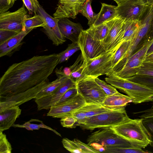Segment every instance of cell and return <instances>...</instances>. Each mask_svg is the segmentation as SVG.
I'll use <instances>...</instances> for the list:
<instances>
[{
	"label": "cell",
	"mask_w": 153,
	"mask_h": 153,
	"mask_svg": "<svg viewBox=\"0 0 153 153\" xmlns=\"http://www.w3.org/2000/svg\"><path fill=\"white\" fill-rule=\"evenodd\" d=\"M125 20L118 15L112 19L108 33L102 41L106 52L115 51L123 42Z\"/></svg>",
	"instance_id": "7c38bea8"
},
{
	"label": "cell",
	"mask_w": 153,
	"mask_h": 153,
	"mask_svg": "<svg viewBox=\"0 0 153 153\" xmlns=\"http://www.w3.org/2000/svg\"><path fill=\"white\" fill-rule=\"evenodd\" d=\"M59 54L35 56L10 66L0 79V97L26 91L48 79L59 64Z\"/></svg>",
	"instance_id": "6da1fadb"
},
{
	"label": "cell",
	"mask_w": 153,
	"mask_h": 153,
	"mask_svg": "<svg viewBox=\"0 0 153 153\" xmlns=\"http://www.w3.org/2000/svg\"><path fill=\"white\" fill-rule=\"evenodd\" d=\"M10 7L8 0H0V13L7 11Z\"/></svg>",
	"instance_id": "7dc6e473"
},
{
	"label": "cell",
	"mask_w": 153,
	"mask_h": 153,
	"mask_svg": "<svg viewBox=\"0 0 153 153\" xmlns=\"http://www.w3.org/2000/svg\"><path fill=\"white\" fill-rule=\"evenodd\" d=\"M140 24V20H126L123 42L133 40L139 29Z\"/></svg>",
	"instance_id": "4316f807"
},
{
	"label": "cell",
	"mask_w": 153,
	"mask_h": 153,
	"mask_svg": "<svg viewBox=\"0 0 153 153\" xmlns=\"http://www.w3.org/2000/svg\"><path fill=\"white\" fill-rule=\"evenodd\" d=\"M95 80L107 96L111 95L118 91L114 87L111 85L107 84L104 81L100 79L98 77H95Z\"/></svg>",
	"instance_id": "f35d334b"
},
{
	"label": "cell",
	"mask_w": 153,
	"mask_h": 153,
	"mask_svg": "<svg viewBox=\"0 0 153 153\" xmlns=\"http://www.w3.org/2000/svg\"><path fill=\"white\" fill-rule=\"evenodd\" d=\"M91 0H86L79 12L88 20V25L89 27L93 25L97 16V14L93 10L91 6Z\"/></svg>",
	"instance_id": "4dcf8cb0"
},
{
	"label": "cell",
	"mask_w": 153,
	"mask_h": 153,
	"mask_svg": "<svg viewBox=\"0 0 153 153\" xmlns=\"http://www.w3.org/2000/svg\"><path fill=\"white\" fill-rule=\"evenodd\" d=\"M101 4L100 10L97 14L96 19L93 25L94 26L112 19L118 15L117 6L104 3H101Z\"/></svg>",
	"instance_id": "cb8c5ba5"
},
{
	"label": "cell",
	"mask_w": 153,
	"mask_h": 153,
	"mask_svg": "<svg viewBox=\"0 0 153 153\" xmlns=\"http://www.w3.org/2000/svg\"><path fill=\"white\" fill-rule=\"evenodd\" d=\"M87 142L98 153H103L106 148L135 147L109 127L100 128L92 133L88 136Z\"/></svg>",
	"instance_id": "277c9868"
},
{
	"label": "cell",
	"mask_w": 153,
	"mask_h": 153,
	"mask_svg": "<svg viewBox=\"0 0 153 153\" xmlns=\"http://www.w3.org/2000/svg\"><path fill=\"white\" fill-rule=\"evenodd\" d=\"M63 147L68 151L72 153H82L78 145L73 140L65 138L62 141Z\"/></svg>",
	"instance_id": "8d00e7d4"
},
{
	"label": "cell",
	"mask_w": 153,
	"mask_h": 153,
	"mask_svg": "<svg viewBox=\"0 0 153 153\" xmlns=\"http://www.w3.org/2000/svg\"><path fill=\"white\" fill-rule=\"evenodd\" d=\"M19 106H13L0 109V131L9 129L13 126L21 113Z\"/></svg>",
	"instance_id": "44dd1931"
},
{
	"label": "cell",
	"mask_w": 153,
	"mask_h": 153,
	"mask_svg": "<svg viewBox=\"0 0 153 153\" xmlns=\"http://www.w3.org/2000/svg\"><path fill=\"white\" fill-rule=\"evenodd\" d=\"M86 0H58L54 18L60 19L65 18L74 19Z\"/></svg>",
	"instance_id": "e0dca14e"
},
{
	"label": "cell",
	"mask_w": 153,
	"mask_h": 153,
	"mask_svg": "<svg viewBox=\"0 0 153 153\" xmlns=\"http://www.w3.org/2000/svg\"><path fill=\"white\" fill-rule=\"evenodd\" d=\"M132 100L128 96L122 94L118 91L110 96H107L103 104L104 105L115 109L125 108Z\"/></svg>",
	"instance_id": "603a6c76"
},
{
	"label": "cell",
	"mask_w": 153,
	"mask_h": 153,
	"mask_svg": "<svg viewBox=\"0 0 153 153\" xmlns=\"http://www.w3.org/2000/svg\"><path fill=\"white\" fill-rule=\"evenodd\" d=\"M12 149L6 135L3 132L0 131V153H11Z\"/></svg>",
	"instance_id": "74e56055"
},
{
	"label": "cell",
	"mask_w": 153,
	"mask_h": 153,
	"mask_svg": "<svg viewBox=\"0 0 153 153\" xmlns=\"http://www.w3.org/2000/svg\"><path fill=\"white\" fill-rule=\"evenodd\" d=\"M148 5L152 6L153 5V0H144Z\"/></svg>",
	"instance_id": "db71d44e"
},
{
	"label": "cell",
	"mask_w": 153,
	"mask_h": 153,
	"mask_svg": "<svg viewBox=\"0 0 153 153\" xmlns=\"http://www.w3.org/2000/svg\"><path fill=\"white\" fill-rule=\"evenodd\" d=\"M80 50L78 43L73 42L69 44L66 49L59 53V64L67 61L74 53Z\"/></svg>",
	"instance_id": "1f68e13d"
},
{
	"label": "cell",
	"mask_w": 153,
	"mask_h": 153,
	"mask_svg": "<svg viewBox=\"0 0 153 153\" xmlns=\"http://www.w3.org/2000/svg\"><path fill=\"white\" fill-rule=\"evenodd\" d=\"M139 113H142V114L139 116V117L143 119L153 117V108H151L146 110L133 113L134 114Z\"/></svg>",
	"instance_id": "bcb514c9"
},
{
	"label": "cell",
	"mask_w": 153,
	"mask_h": 153,
	"mask_svg": "<svg viewBox=\"0 0 153 153\" xmlns=\"http://www.w3.org/2000/svg\"><path fill=\"white\" fill-rule=\"evenodd\" d=\"M136 74L153 76V62L144 61L137 70Z\"/></svg>",
	"instance_id": "d590c367"
},
{
	"label": "cell",
	"mask_w": 153,
	"mask_h": 153,
	"mask_svg": "<svg viewBox=\"0 0 153 153\" xmlns=\"http://www.w3.org/2000/svg\"><path fill=\"white\" fill-rule=\"evenodd\" d=\"M78 43L84 60L86 62L107 52L102 42L94 39L86 30L81 32Z\"/></svg>",
	"instance_id": "30bf717a"
},
{
	"label": "cell",
	"mask_w": 153,
	"mask_h": 153,
	"mask_svg": "<svg viewBox=\"0 0 153 153\" xmlns=\"http://www.w3.org/2000/svg\"><path fill=\"white\" fill-rule=\"evenodd\" d=\"M115 51L106 52L87 61L84 70L87 76L94 78L109 74L112 71V60Z\"/></svg>",
	"instance_id": "8fae6325"
},
{
	"label": "cell",
	"mask_w": 153,
	"mask_h": 153,
	"mask_svg": "<svg viewBox=\"0 0 153 153\" xmlns=\"http://www.w3.org/2000/svg\"><path fill=\"white\" fill-rule=\"evenodd\" d=\"M127 116L125 108H124L88 118L79 126L82 129L91 130L97 128H111L121 122Z\"/></svg>",
	"instance_id": "5b68a950"
},
{
	"label": "cell",
	"mask_w": 153,
	"mask_h": 153,
	"mask_svg": "<svg viewBox=\"0 0 153 153\" xmlns=\"http://www.w3.org/2000/svg\"><path fill=\"white\" fill-rule=\"evenodd\" d=\"M131 43V41H124L115 51L112 58L113 68L124 58L129 48Z\"/></svg>",
	"instance_id": "f546056e"
},
{
	"label": "cell",
	"mask_w": 153,
	"mask_h": 153,
	"mask_svg": "<svg viewBox=\"0 0 153 153\" xmlns=\"http://www.w3.org/2000/svg\"><path fill=\"white\" fill-rule=\"evenodd\" d=\"M112 19L96 26L92 25L86 30L94 39L102 42L108 33Z\"/></svg>",
	"instance_id": "d4e9b609"
},
{
	"label": "cell",
	"mask_w": 153,
	"mask_h": 153,
	"mask_svg": "<svg viewBox=\"0 0 153 153\" xmlns=\"http://www.w3.org/2000/svg\"><path fill=\"white\" fill-rule=\"evenodd\" d=\"M117 4V5H119L127 0H114Z\"/></svg>",
	"instance_id": "816d5d0a"
},
{
	"label": "cell",
	"mask_w": 153,
	"mask_h": 153,
	"mask_svg": "<svg viewBox=\"0 0 153 153\" xmlns=\"http://www.w3.org/2000/svg\"><path fill=\"white\" fill-rule=\"evenodd\" d=\"M34 14V16L31 17H28L27 16L24 20L22 30L28 33L36 27H43L45 25L44 20L41 16L36 13Z\"/></svg>",
	"instance_id": "83f0119b"
},
{
	"label": "cell",
	"mask_w": 153,
	"mask_h": 153,
	"mask_svg": "<svg viewBox=\"0 0 153 153\" xmlns=\"http://www.w3.org/2000/svg\"><path fill=\"white\" fill-rule=\"evenodd\" d=\"M153 42V39H148L142 47L125 60L123 67L120 71L114 73L125 79L136 75L137 70L145 61L148 49Z\"/></svg>",
	"instance_id": "ba28073f"
},
{
	"label": "cell",
	"mask_w": 153,
	"mask_h": 153,
	"mask_svg": "<svg viewBox=\"0 0 153 153\" xmlns=\"http://www.w3.org/2000/svg\"><path fill=\"white\" fill-rule=\"evenodd\" d=\"M34 1V4L36 13L44 20L45 25L43 27L44 30L53 44L58 46L63 44L66 41L59 29L58 22L59 19L49 15L39 4L37 0Z\"/></svg>",
	"instance_id": "9c48e42d"
},
{
	"label": "cell",
	"mask_w": 153,
	"mask_h": 153,
	"mask_svg": "<svg viewBox=\"0 0 153 153\" xmlns=\"http://www.w3.org/2000/svg\"><path fill=\"white\" fill-rule=\"evenodd\" d=\"M34 0H22L23 4L30 14L36 13L33 4Z\"/></svg>",
	"instance_id": "f6af8a7d"
},
{
	"label": "cell",
	"mask_w": 153,
	"mask_h": 153,
	"mask_svg": "<svg viewBox=\"0 0 153 153\" xmlns=\"http://www.w3.org/2000/svg\"><path fill=\"white\" fill-rule=\"evenodd\" d=\"M127 79L153 90V76L136 74Z\"/></svg>",
	"instance_id": "e575fe53"
},
{
	"label": "cell",
	"mask_w": 153,
	"mask_h": 153,
	"mask_svg": "<svg viewBox=\"0 0 153 153\" xmlns=\"http://www.w3.org/2000/svg\"><path fill=\"white\" fill-rule=\"evenodd\" d=\"M143 122L151 136V142L150 145L153 147V117L143 119Z\"/></svg>",
	"instance_id": "b9f144b4"
},
{
	"label": "cell",
	"mask_w": 153,
	"mask_h": 153,
	"mask_svg": "<svg viewBox=\"0 0 153 153\" xmlns=\"http://www.w3.org/2000/svg\"><path fill=\"white\" fill-rule=\"evenodd\" d=\"M144 61L153 62V52L146 56Z\"/></svg>",
	"instance_id": "c3c4849f"
},
{
	"label": "cell",
	"mask_w": 153,
	"mask_h": 153,
	"mask_svg": "<svg viewBox=\"0 0 153 153\" xmlns=\"http://www.w3.org/2000/svg\"><path fill=\"white\" fill-rule=\"evenodd\" d=\"M58 25L63 36L73 42L78 43L79 37L83 30L79 23L74 22L67 18L59 20Z\"/></svg>",
	"instance_id": "ffe728a7"
},
{
	"label": "cell",
	"mask_w": 153,
	"mask_h": 153,
	"mask_svg": "<svg viewBox=\"0 0 153 153\" xmlns=\"http://www.w3.org/2000/svg\"><path fill=\"white\" fill-rule=\"evenodd\" d=\"M18 33L11 30L0 29V44L3 43Z\"/></svg>",
	"instance_id": "ee69618b"
},
{
	"label": "cell",
	"mask_w": 153,
	"mask_h": 153,
	"mask_svg": "<svg viewBox=\"0 0 153 153\" xmlns=\"http://www.w3.org/2000/svg\"><path fill=\"white\" fill-rule=\"evenodd\" d=\"M60 122L64 127L72 128L78 126L77 119L71 114L61 118Z\"/></svg>",
	"instance_id": "ab89813d"
},
{
	"label": "cell",
	"mask_w": 153,
	"mask_h": 153,
	"mask_svg": "<svg viewBox=\"0 0 153 153\" xmlns=\"http://www.w3.org/2000/svg\"><path fill=\"white\" fill-rule=\"evenodd\" d=\"M49 82L48 79L24 92L10 96L0 97V102L8 101L11 106H19L33 99H35L38 93Z\"/></svg>",
	"instance_id": "ac0fdd59"
},
{
	"label": "cell",
	"mask_w": 153,
	"mask_h": 153,
	"mask_svg": "<svg viewBox=\"0 0 153 153\" xmlns=\"http://www.w3.org/2000/svg\"><path fill=\"white\" fill-rule=\"evenodd\" d=\"M28 33L22 30L16 35L0 44V57L11 56L19 51L24 43L22 40Z\"/></svg>",
	"instance_id": "d6986e66"
},
{
	"label": "cell",
	"mask_w": 153,
	"mask_h": 153,
	"mask_svg": "<svg viewBox=\"0 0 153 153\" xmlns=\"http://www.w3.org/2000/svg\"><path fill=\"white\" fill-rule=\"evenodd\" d=\"M71 114L76 118L78 126L84 123L87 119L86 116L80 108L74 111Z\"/></svg>",
	"instance_id": "7bdbcfd3"
},
{
	"label": "cell",
	"mask_w": 153,
	"mask_h": 153,
	"mask_svg": "<svg viewBox=\"0 0 153 153\" xmlns=\"http://www.w3.org/2000/svg\"><path fill=\"white\" fill-rule=\"evenodd\" d=\"M149 6L144 0H127L117 6L118 15L126 20H140Z\"/></svg>",
	"instance_id": "4fadbf2b"
},
{
	"label": "cell",
	"mask_w": 153,
	"mask_h": 153,
	"mask_svg": "<svg viewBox=\"0 0 153 153\" xmlns=\"http://www.w3.org/2000/svg\"><path fill=\"white\" fill-rule=\"evenodd\" d=\"M111 128L135 147L145 148L151 142L150 134L143 125L142 118L133 119L128 116L121 122Z\"/></svg>",
	"instance_id": "7a4b0ae2"
},
{
	"label": "cell",
	"mask_w": 153,
	"mask_h": 153,
	"mask_svg": "<svg viewBox=\"0 0 153 153\" xmlns=\"http://www.w3.org/2000/svg\"><path fill=\"white\" fill-rule=\"evenodd\" d=\"M105 78L107 83L126 93L137 104L153 101V90L144 85L120 77L112 71Z\"/></svg>",
	"instance_id": "3957f363"
},
{
	"label": "cell",
	"mask_w": 153,
	"mask_h": 153,
	"mask_svg": "<svg viewBox=\"0 0 153 153\" xmlns=\"http://www.w3.org/2000/svg\"><path fill=\"white\" fill-rule=\"evenodd\" d=\"M148 38L151 39H153V20L148 36Z\"/></svg>",
	"instance_id": "681fc988"
},
{
	"label": "cell",
	"mask_w": 153,
	"mask_h": 153,
	"mask_svg": "<svg viewBox=\"0 0 153 153\" xmlns=\"http://www.w3.org/2000/svg\"><path fill=\"white\" fill-rule=\"evenodd\" d=\"M152 6H153V5Z\"/></svg>",
	"instance_id": "9f6ffc18"
},
{
	"label": "cell",
	"mask_w": 153,
	"mask_h": 153,
	"mask_svg": "<svg viewBox=\"0 0 153 153\" xmlns=\"http://www.w3.org/2000/svg\"><path fill=\"white\" fill-rule=\"evenodd\" d=\"M86 62L84 60L83 62L69 67L70 74L68 77L76 83L87 76L84 72Z\"/></svg>",
	"instance_id": "f1b7e54d"
},
{
	"label": "cell",
	"mask_w": 153,
	"mask_h": 153,
	"mask_svg": "<svg viewBox=\"0 0 153 153\" xmlns=\"http://www.w3.org/2000/svg\"><path fill=\"white\" fill-rule=\"evenodd\" d=\"M95 78L87 76L76 83V87L86 103L103 104L107 95L95 81Z\"/></svg>",
	"instance_id": "52a82bcc"
},
{
	"label": "cell",
	"mask_w": 153,
	"mask_h": 153,
	"mask_svg": "<svg viewBox=\"0 0 153 153\" xmlns=\"http://www.w3.org/2000/svg\"><path fill=\"white\" fill-rule=\"evenodd\" d=\"M121 108H113L106 106L103 104L87 103L80 108L85 113L87 119L96 115Z\"/></svg>",
	"instance_id": "484cf974"
},
{
	"label": "cell",
	"mask_w": 153,
	"mask_h": 153,
	"mask_svg": "<svg viewBox=\"0 0 153 153\" xmlns=\"http://www.w3.org/2000/svg\"><path fill=\"white\" fill-rule=\"evenodd\" d=\"M153 52V42L148 48L146 56Z\"/></svg>",
	"instance_id": "f907efd6"
},
{
	"label": "cell",
	"mask_w": 153,
	"mask_h": 153,
	"mask_svg": "<svg viewBox=\"0 0 153 153\" xmlns=\"http://www.w3.org/2000/svg\"><path fill=\"white\" fill-rule=\"evenodd\" d=\"M139 29L131 41L129 48L124 58L119 62L123 64L125 60L142 47L148 39V36L153 20V6L149 5L140 19Z\"/></svg>",
	"instance_id": "8992f818"
},
{
	"label": "cell",
	"mask_w": 153,
	"mask_h": 153,
	"mask_svg": "<svg viewBox=\"0 0 153 153\" xmlns=\"http://www.w3.org/2000/svg\"><path fill=\"white\" fill-rule=\"evenodd\" d=\"M13 126L14 127L24 128L28 130H39L40 128H46L51 131L57 135L61 137L60 134L55 130L45 125L42 121L39 124H36L31 123L30 121L25 123L22 124H15Z\"/></svg>",
	"instance_id": "836d02e7"
},
{
	"label": "cell",
	"mask_w": 153,
	"mask_h": 153,
	"mask_svg": "<svg viewBox=\"0 0 153 153\" xmlns=\"http://www.w3.org/2000/svg\"><path fill=\"white\" fill-rule=\"evenodd\" d=\"M16 0H8L9 5L11 7Z\"/></svg>",
	"instance_id": "f5cc1de1"
},
{
	"label": "cell",
	"mask_w": 153,
	"mask_h": 153,
	"mask_svg": "<svg viewBox=\"0 0 153 153\" xmlns=\"http://www.w3.org/2000/svg\"><path fill=\"white\" fill-rule=\"evenodd\" d=\"M76 83L68 76L62 82L51 94L38 99H35L38 111L49 110L59 100L62 95L69 89L76 87Z\"/></svg>",
	"instance_id": "2e32d148"
},
{
	"label": "cell",
	"mask_w": 153,
	"mask_h": 153,
	"mask_svg": "<svg viewBox=\"0 0 153 153\" xmlns=\"http://www.w3.org/2000/svg\"><path fill=\"white\" fill-rule=\"evenodd\" d=\"M151 152L145 151L141 148L136 147H108L105 149L103 153H149Z\"/></svg>",
	"instance_id": "d6a6232c"
},
{
	"label": "cell",
	"mask_w": 153,
	"mask_h": 153,
	"mask_svg": "<svg viewBox=\"0 0 153 153\" xmlns=\"http://www.w3.org/2000/svg\"><path fill=\"white\" fill-rule=\"evenodd\" d=\"M25 6L23 4L15 11L0 13V29L20 32L23 28L24 20L27 16Z\"/></svg>",
	"instance_id": "5bb4252c"
},
{
	"label": "cell",
	"mask_w": 153,
	"mask_h": 153,
	"mask_svg": "<svg viewBox=\"0 0 153 153\" xmlns=\"http://www.w3.org/2000/svg\"><path fill=\"white\" fill-rule=\"evenodd\" d=\"M62 67L56 69V74L57 78L53 81L50 82L37 94L35 99H38L47 97L51 94L60 85L62 81L68 76L62 71Z\"/></svg>",
	"instance_id": "7402d4cb"
},
{
	"label": "cell",
	"mask_w": 153,
	"mask_h": 153,
	"mask_svg": "<svg viewBox=\"0 0 153 153\" xmlns=\"http://www.w3.org/2000/svg\"><path fill=\"white\" fill-rule=\"evenodd\" d=\"M86 102L79 93L74 97L51 106L47 115L55 118H61L71 114L83 106Z\"/></svg>",
	"instance_id": "9a60e30c"
},
{
	"label": "cell",
	"mask_w": 153,
	"mask_h": 153,
	"mask_svg": "<svg viewBox=\"0 0 153 153\" xmlns=\"http://www.w3.org/2000/svg\"><path fill=\"white\" fill-rule=\"evenodd\" d=\"M151 108H153V101H152V105L151 107Z\"/></svg>",
	"instance_id": "11a10c76"
},
{
	"label": "cell",
	"mask_w": 153,
	"mask_h": 153,
	"mask_svg": "<svg viewBox=\"0 0 153 153\" xmlns=\"http://www.w3.org/2000/svg\"><path fill=\"white\" fill-rule=\"evenodd\" d=\"M78 93L76 87L71 88L68 90L62 95L59 101L55 104L71 99L75 96Z\"/></svg>",
	"instance_id": "60d3db41"
}]
</instances>
